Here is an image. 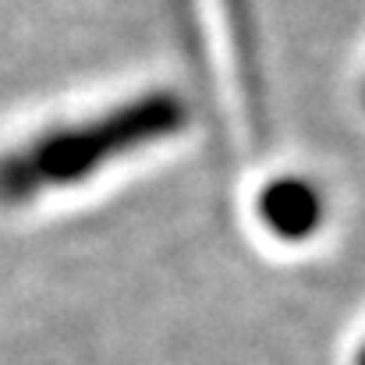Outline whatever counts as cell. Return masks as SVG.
Returning <instances> with one entry per match:
<instances>
[{
  "label": "cell",
  "instance_id": "4",
  "mask_svg": "<svg viewBox=\"0 0 365 365\" xmlns=\"http://www.w3.org/2000/svg\"><path fill=\"white\" fill-rule=\"evenodd\" d=\"M355 365H365V344H362V351H359V362Z\"/></svg>",
  "mask_w": 365,
  "mask_h": 365
},
{
  "label": "cell",
  "instance_id": "1",
  "mask_svg": "<svg viewBox=\"0 0 365 365\" xmlns=\"http://www.w3.org/2000/svg\"><path fill=\"white\" fill-rule=\"evenodd\" d=\"M188 124V103L178 93H149L103 110L89 121L46 128L0 156V202H25L89 181L110 163L178 135Z\"/></svg>",
  "mask_w": 365,
  "mask_h": 365
},
{
  "label": "cell",
  "instance_id": "2",
  "mask_svg": "<svg viewBox=\"0 0 365 365\" xmlns=\"http://www.w3.org/2000/svg\"><path fill=\"white\" fill-rule=\"evenodd\" d=\"M259 213H262L266 227L277 238H305L319 224L323 206H319V195H316L312 185L294 181V178H284V181H273L262 192Z\"/></svg>",
  "mask_w": 365,
  "mask_h": 365
},
{
  "label": "cell",
  "instance_id": "3",
  "mask_svg": "<svg viewBox=\"0 0 365 365\" xmlns=\"http://www.w3.org/2000/svg\"><path fill=\"white\" fill-rule=\"evenodd\" d=\"M224 7H227V21H231V43H235V57H238L248 114H255V124L262 128V71H259V39H255L252 0H224Z\"/></svg>",
  "mask_w": 365,
  "mask_h": 365
}]
</instances>
